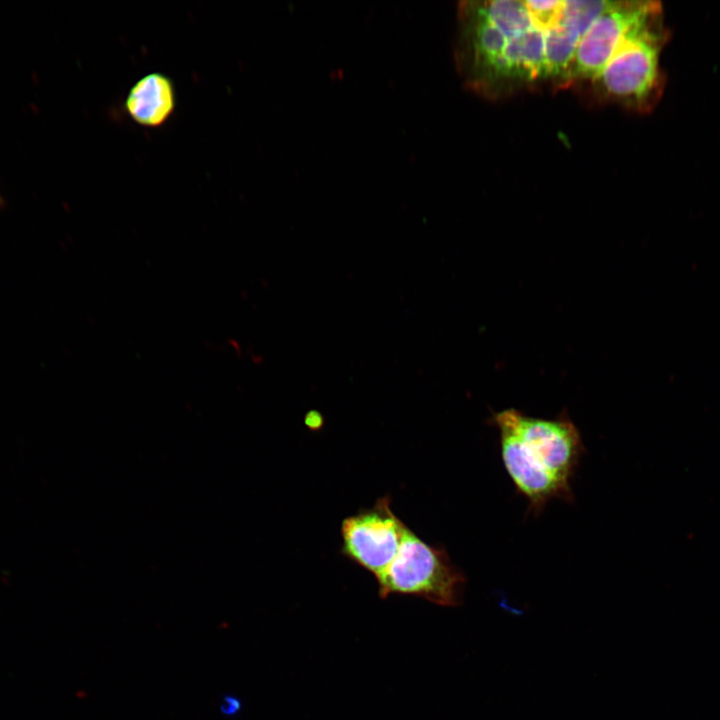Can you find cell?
<instances>
[{"label":"cell","mask_w":720,"mask_h":720,"mask_svg":"<svg viewBox=\"0 0 720 720\" xmlns=\"http://www.w3.org/2000/svg\"><path fill=\"white\" fill-rule=\"evenodd\" d=\"M493 423L504 468L529 512L541 513L553 499L573 500L571 480L585 448L568 416L543 419L510 408L496 413Z\"/></svg>","instance_id":"obj_1"},{"label":"cell","mask_w":720,"mask_h":720,"mask_svg":"<svg viewBox=\"0 0 720 720\" xmlns=\"http://www.w3.org/2000/svg\"><path fill=\"white\" fill-rule=\"evenodd\" d=\"M667 39L661 11L628 37L592 79L596 90L633 110H651L664 88L659 58Z\"/></svg>","instance_id":"obj_2"},{"label":"cell","mask_w":720,"mask_h":720,"mask_svg":"<svg viewBox=\"0 0 720 720\" xmlns=\"http://www.w3.org/2000/svg\"><path fill=\"white\" fill-rule=\"evenodd\" d=\"M376 580L383 599L413 595L446 607L460 605L466 583L442 546L426 543L409 527L396 556Z\"/></svg>","instance_id":"obj_3"},{"label":"cell","mask_w":720,"mask_h":720,"mask_svg":"<svg viewBox=\"0 0 720 720\" xmlns=\"http://www.w3.org/2000/svg\"><path fill=\"white\" fill-rule=\"evenodd\" d=\"M661 11L654 1H609L580 39L565 85L592 80L621 44Z\"/></svg>","instance_id":"obj_4"},{"label":"cell","mask_w":720,"mask_h":720,"mask_svg":"<svg viewBox=\"0 0 720 720\" xmlns=\"http://www.w3.org/2000/svg\"><path fill=\"white\" fill-rule=\"evenodd\" d=\"M407 526L391 509L388 495L342 520L341 553L376 578L392 562Z\"/></svg>","instance_id":"obj_5"},{"label":"cell","mask_w":720,"mask_h":720,"mask_svg":"<svg viewBox=\"0 0 720 720\" xmlns=\"http://www.w3.org/2000/svg\"><path fill=\"white\" fill-rule=\"evenodd\" d=\"M608 3L604 0L564 1L558 22L545 31L546 80L565 86L580 39Z\"/></svg>","instance_id":"obj_6"},{"label":"cell","mask_w":720,"mask_h":720,"mask_svg":"<svg viewBox=\"0 0 720 720\" xmlns=\"http://www.w3.org/2000/svg\"><path fill=\"white\" fill-rule=\"evenodd\" d=\"M546 80L545 31L533 25L511 37L506 46L496 95Z\"/></svg>","instance_id":"obj_7"},{"label":"cell","mask_w":720,"mask_h":720,"mask_svg":"<svg viewBox=\"0 0 720 720\" xmlns=\"http://www.w3.org/2000/svg\"><path fill=\"white\" fill-rule=\"evenodd\" d=\"M124 106L129 117L137 124L147 128L160 127L175 110L174 84L163 73H149L130 88Z\"/></svg>","instance_id":"obj_8"},{"label":"cell","mask_w":720,"mask_h":720,"mask_svg":"<svg viewBox=\"0 0 720 720\" xmlns=\"http://www.w3.org/2000/svg\"><path fill=\"white\" fill-rule=\"evenodd\" d=\"M525 3L534 24L546 31L558 22L564 1H525Z\"/></svg>","instance_id":"obj_9"},{"label":"cell","mask_w":720,"mask_h":720,"mask_svg":"<svg viewBox=\"0 0 720 720\" xmlns=\"http://www.w3.org/2000/svg\"><path fill=\"white\" fill-rule=\"evenodd\" d=\"M239 708L240 702L238 699L232 696H226L223 698V702L221 704L222 713L232 715L237 712Z\"/></svg>","instance_id":"obj_10"},{"label":"cell","mask_w":720,"mask_h":720,"mask_svg":"<svg viewBox=\"0 0 720 720\" xmlns=\"http://www.w3.org/2000/svg\"><path fill=\"white\" fill-rule=\"evenodd\" d=\"M321 416L319 414L314 415V412H311V415H307L306 417V424L309 425L311 428L319 427L321 425Z\"/></svg>","instance_id":"obj_11"},{"label":"cell","mask_w":720,"mask_h":720,"mask_svg":"<svg viewBox=\"0 0 720 720\" xmlns=\"http://www.w3.org/2000/svg\"><path fill=\"white\" fill-rule=\"evenodd\" d=\"M2 201H3V200H2V198H1V196H0V205L2 204Z\"/></svg>","instance_id":"obj_12"}]
</instances>
